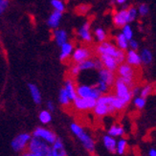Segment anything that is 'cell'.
I'll return each mask as SVG.
<instances>
[{
    "label": "cell",
    "instance_id": "42",
    "mask_svg": "<svg viewBox=\"0 0 156 156\" xmlns=\"http://www.w3.org/2000/svg\"><path fill=\"white\" fill-rule=\"evenodd\" d=\"M126 1L127 0H114V2L117 5H124V4H126Z\"/></svg>",
    "mask_w": 156,
    "mask_h": 156
},
{
    "label": "cell",
    "instance_id": "38",
    "mask_svg": "<svg viewBox=\"0 0 156 156\" xmlns=\"http://www.w3.org/2000/svg\"><path fill=\"white\" fill-rule=\"evenodd\" d=\"M9 0H0V16L3 15L5 11L8 9L9 7Z\"/></svg>",
    "mask_w": 156,
    "mask_h": 156
},
{
    "label": "cell",
    "instance_id": "33",
    "mask_svg": "<svg viewBox=\"0 0 156 156\" xmlns=\"http://www.w3.org/2000/svg\"><path fill=\"white\" fill-rule=\"evenodd\" d=\"M153 88H154V86L153 85H151V84H146V85H144L143 87L141 88L140 96H142V97H144V98L147 99L152 93Z\"/></svg>",
    "mask_w": 156,
    "mask_h": 156
},
{
    "label": "cell",
    "instance_id": "24",
    "mask_svg": "<svg viewBox=\"0 0 156 156\" xmlns=\"http://www.w3.org/2000/svg\"><path fill=\"white\" fill-rule=\"evenodd\" d=\"M115 44L117 45V47L121 50L126 51L129 48V40H128L123 33H120L115 37Z\"/></svg>",
    "mask_w": 156,
    "mask_h": 156
},
{
    "label": "cell",
    "instance_id": "31",
    "mask_svg": "<svg viewBox=\"0 0 156 156\" xmlns=\"http://www.w3.org/2000/svg\"><path fill=\"white\" fill-rule=\"evenodd\" d=\"M146 104H147L146 98L140 96V95H139V96H135L134 99H133V105L139 110L143 109V108L146 106Z\"/></svg>",
    "mask_w": 156,
    "mask_h": 156
},
{
    "label": "cell",
    "instance_id": "15",
    "mask_svg": "<svg viewBox=\"0 0 156 156\" xmlns=\"http://www.w3.org/2000/svg\"><path fill=\"white\" fill-rule=\"evenodd\" d=\"M126 54V62H127L128 64H130L134 67H136V68H139V67H141V65H143L142 64L140 53H138L136 50L129 49V50H127Z\"/></svg>",
    "mask_w": 156,
    "mask_h": 156
},
{
    "label": "cell",
    "instance_id": "9",
    "mask_svg": "<svg viewBox=\"0 0 156 156\" xmlns=\"http://www.w3.org/2000/svg\"><path fill=\"white\" fill-rule=\"evenodd\" d=\"M32 135L34 137H37L39 139H41L45 142H47L48 144L52 145L55 142L58 137L56 133L53 130L49 129V128L44 127V126H37L35 128V130L33 131Z\"/></svg>",
    "mask_w": 156,
    "mask_h": 156
},
{
    "label": "cell",
    "instance_id": "13",
    "mask_svg": "<svg viewBox=\"0 0 156 156\" xmlns=\"http://www.w3.org/2000/svg\"><path fill=\"white\" fill-rule=\"evenodd\" d=\"M80 68L81 72H85V71H90V70H99L103 67L101 62L99 58H89L85 59L84 62L79 63Z\"/></svg>",
    "mask_w": 156,
    "mask_h": 156
},
{
    "label": "cell",
    "instance_id": "35",
    "mask_svg": "<svg viewBox=\"0 0 156 156\" xmlns=\"http://www.w3.org/2000/svg\"><path fill=\"white\" fill-rule=\"evenodd\" d=\"M122 33L124 34L125 37L128 39V40H130L133 38V30L131 28V26L129 24H126L125 25L123 28H122Z\"/></svg>",
    "mask_w": 156,
    "mask_h": 156
},
{
    "label": "cell",
    "instance_id": "10",
    "mask_svg": "<svg viewBox=\"0 0 156 156\" xmlns=\"http://www.w3.org/2000/svg\"><path fill=\"white\" fill-rule=\"evenodd\" d=\"M92 57V50L88 46H79L74 49L71 60L74 63H80Z\"/></svg>",
    "mask_w": 156,
    "mask_h": 156
},
{
    "label": "cell",
    "instance_id": "34",
    "mask_svg": "<svg viewBox=\"0 0 156 156\" xmlns=\"http://www.w3.org/2000/svg\"><path fill=\"white\" fill-rule=\"evenodd\" d=\"M127 12H128V16H129L130 21L133 22L137 19V17L139 16V12H138V8L134 6H130L129 8H127Z\"/></svg>",
    "mask_w": 156,
    "mask_h": 156
},
{
    "label": "cell",
    "instance_id": "2",
    "mask_svg": "<svg viewBox=\"0 0 156 156\" xmlns=\"http://www.w3.org/2000/svg\"><path fill=\"white\" fill-rule=\"evenodd\" d=\"M95 53L98 57L103 55L115 57L120 64L126 62V51L119 49L116 44L111 41H108L107 39L103 42H100L97 45V47L95 48Z\"/></svg>",
    "mask_w": 156,
    "mask_h": 156
},
{
    "label": "cell",
    "instance_id": "21",
    "mask_svg": "<svg viewBox=\"0 0 156 156\" xmlns=\"http://www.w3.org/2000/svg\"><path fill=\"white\" fill-rule=\"evenodd\" d=\"M103 143L105 147L106 148V151L109 153L115 154L117 152V141L115 139V137L111 136L109 134L105 135L103 137Z\"/></svg>",
    "mask_w": 156,
    "mask_h": 156
},
{
    "label": "cell",
    "instance_id": "17",
    "mask_svg": "<svg viewBox=\"0 0 156 156\" xmlns=\"http://www.w3.org/2000/svg\"><path fill=\"white\" fill-rule=\"evenodd\" d=\"M98 58L101 59V64H103V67L109 69V70H111L113 72H116L118 66L120 65V63L118 62V60L116 59V58L112 57V56H106V55L99 56Z\"/></svg>",
    "mask_w": 156,
    "mask_h": 156
},
{
    "label": "cell",
    "instance_id": "8",
    "mask_svg": "<svg viewBox=\"0 0 156 156\" xmlns=\"http://www.w3.org/2000/svg\"><path fill=\"white\" fill-rule=\"evenodd\" d=\"M77 93L79 97L92 100H98L101 95H103L97 89L96 86L88 83H78Z\"/></svg>",
    "mask_w": 156,
    "mask_h": 156
},
{
    "label": "cell",
    "instance_id": "28",
    "mask_svg": "<svg viewBox=\"0 0 156 156\" xmlns=\"http://www.w3.org/2000/svg\"><path fill=\"white\" fill-rule=\"evenodd\" d=\"M38 119L39 122L43 125H48L51 123L52 121V114L51 111L48 109H45V110H41L38 114Z\"/></svg>",
    "mask_w": 156,
    "mask_h": 156
},
{
    "label": "cell",
    "instance_id": "1",
    "mask_svg": "<svg viewBox=\"0 0 156 156\" xmlns=\"http://www.w3.org/2000/svg\"><path fill=\"white\" fill-rule=\"evenodd\" d=\"M115 95L106 93L101 95L100 98L97 100L96 105L93 108V112L99 118L105 117L107 115H112L116 113L117 110L114 105Z\"/></svg>",
    "mask_w": 156,
    "mask_h": 156
},
{
    "label": "cell",
    "instance_id": "11",
    "mask_svg": "<svg viewBox=\"0 0 156 156\" xmlns=\"http://www.w3.org/2000/svg\"><path fill=\"white\" fill-rule=\"evenodd\" d=\"M97 100H92V99H84L81 97H77L73 101L74 108L77 109L78 111H89L93 110V108L96 105Z\"/></svg>",
    "mask_w": 156,
    "mask_h": 156
},
{
    "label": "cell",
    "instance_id": "7",
    "mask_svg": "<svg viewBox=\"0 0 156 156\" xmlns=\"http://www.w3.org/2000/svg\"><path fill=\"white\" fill-rule=\"evenodd\" d=\"M33 137V135L27 132H22L19 133L18 135L12 140L11 147L12 151L16 153H23L27 150L30 144V141Z\"/></svg>",
    "mask_w": 156,
    "mask_h": 156
},
{
    "label": "cell",
    "instance_id": "25",
    "mask_svg": "<svg viewBox=\"0 0 156 156\" xmlns=\"http://www.w3.org/2000/svg\"><path fill=\"white\" fill-rule=\"evenodd\" d=\"M140 56L142 59V64L144 66L151 65L153 62V55L152 52L148 48H143L140 52Z\"/></svg>",
    "mask_w": 156,
    "mask_h": 156
},
{
    "label": "cell",
    "instance_id": "30",
    "mask_svg": "<svg viewBox=\"0 0 156 156\" xmlns=\"http://www.w3.org/2000/svg\"><path fill=\"white\" fill-rule=\"evenodd\" d=\"M128 148V143L127 141L124 138H121L117 142V152L119 155H125L127 152Z\"/></svg>",
    "mask_w": 156,
    "mask_h": 156
},
{
    "label": "cell",
    "instance_id": "22",
    "mask_svg": "<svg viewBox=\"0 0 156 156\" xmlns=\"http://www.w3.org/2000/svg\"><path fill=\"white\" fill-rule=\"evenodd\" d=\"M53 38L57 43V45L60 47L62 44L68 41V35H67L66 31H64L63 29L57 28L53 32Z\"/></svg>",
    "mask_w": 156,
    "mask_h": 156
},
{
    "label": "cell",
    "instance_id": "36",
    "mask_svg": "<svg viewBox=\"0 0 156 156\" xmlns=\"http://www.w3.org/2000/svg\"><path fill=\"white\" fill-rule=\"evenodd\" d=\"M69 73H70L71 78H77V77H79V76L80 75V73H81V70H80V68L79 63H74V64L70 67Z\"/></svg>",
    "mask_w": 156,
    "mask_h": 156
},
{
    "label": "cell",
    "instance_id": "16",
    "mask_svg": "<svg viewBox=\"0 0 156 156\" xmlns=\"http://www.w3.org/2000/svg\"><path fill=\"white\" fill-rule=\"evenodd\" d=\"M75 49L74 44L70 41H67L64 44L60 46V54H59V59L60 62H66L71 58L73 51Z\"/></svg>",
    "mask_w": 156,
    "mask_h": 156
},
{
    "label": "cell",
    "instance_id": "32",
    "mask_svg": "<svg viewBox=\"0 0 156 156\" xmlns=\"http://www.w3.org/2000/svg\"><path fill=\"white\" fill-rule=\"evenodd\" d=\"M51 6L54 10L63 12L65 11V4L62 0H51Z\"/></svg>",
    "mask_w": 156,
    "mask_h": 156
},
{
    "label": "cell",
    "instance_id": "43",
    "mask_svg": "<svg viewBox=\"0 0 156 156\" xmlns=\"http://www.w3.org/2000/svg\"><path fill=\"white\" fill-rule=\"evenodd\" d=\"M153 86H154V88H155V89H156V83H155V84H154Z\"/></svg>",
    "mask_w": 156,
    "mask_h": 156
},
{
    "label": "cell",
    "instance_id": "6",
    "mask_svg": "<svg viewBox=\"0 0 156 156\" xmlns=\"http://www.w3.org/2000/svg\"><path fill=\"white\" fill-rule=\"evenodd\" d=\"M137 70H138V68H136V67H134L125 62L118 66L116 73H117V77L121 78L129 86L134 87L135 80H136L137 75H138Z\"/></svg>",
    "mask_w": 156,
    "mask_h": 156
},
{
    "label": "cell",
    "instance_id": "14",
    "mask_svg": "<svg viewBox=\"0 0 156 156\" xmlns=\"http://www.w3.org/2000/svg\"><path fill=\"white\" fill-rule=\"evenodd\" d=\"M78 37L84 43H90L92 42L93 36L90 29V24L88 22H85L83 24V26L78 30Z\"/></svg>",
    "mask_w": 156,
    "mask_h": 156
},
{
    "label": "cell",
    "instance_id": "3",
    "mask_svg": "<svg viewBox=\"0 0 156 156\" xmlns=\"http://www.w3.org/2000/svg\"><path fill=\"white\" fill-rule=\"evenodd\" d=\"M70 129L71 132L75 135L78 138V140L81 143L84 150L88 153L94 154L95 151H96V143H95V141L91 135L88 132H86L84 128L77 123H72L70 125Z\"/></svg>",
    "mask_w": 156,
    "mask_h": 156
},
{
    "label": "cell",
    "instance_id": "19",
    "mask_svg": "<svg viewBox=\"0 0 156 156\" xmlns=\"http://www.w3.org/2000/svg\"><path fill=\"white\" fill-rule=\"evenodd\" d=\"M64 89L66 90L67 94L70 98V100L72 101V103L74 101L77 97H78V93H77V84L74 81L73 78H68L66 79L64 81Z\"/></svg>",
    "mask_w": 156,
    "mask_h": 156
},
{
    "label": "cell",
    "instance_id": "40",
    "mask_svg": "<svg viewBox=\"0 0 156 156\" xmlns=\"http://www.w3.org/2000/svg\"><path fill=\"white\" fill-rule=\"evenodd\" d=\"M46 107H47V109L52 112V111L55 110V104H54L52 101H48L46 104Z\"/></svg>",
    "mask_w": 156,
    "mask_h": 156
},
{
    "label": "cell",
    "instance_id": "23",
    "mask_svg": "<svg viewBox=\"0 0 156 156\" xmlns=\"http://www.w3.org/2000/svg\"><path fill=\"white\" fill-rule=\"evenodd\" d=\"M28 88H29V92L31 94V97L34 101V103H35L36 105L41 104L42 97H41V93H40V90L37 87V85L35 83H29Z\"/></svg>",
    "mask_w": 156,
    "mask_h": 156
},
{
    "label": "cell",
    "instance_id": "27",
    "mask_svg": "<svg viewBox=\"0 0 156 156\" xmlns=\"http://www.w3.org/2000/svg\"><path fill=\"white\" fill-rule=\"evenodd\" d=\"M58 101H59V104L62 105L63 107H68L71 105V103H72V101L70 100L68 94H67L66 90L64 89V87H62V89L59 90Z\"/></svg>",
    "mask_w": 156,
    "mask_h": 156
},
{
    "label": "cell",
    "instance_id": "18",
    "mask_svg": "<svg viewBox=\"0 0 156 156\" xmlns=\"http://www.w3.org/2000/svg\"><path fill=\"white\" fill-rule=\"evenodd\" d=\"M62 12L59 11L54 10L50 15V16L48 17V19H47V25H48L50 29L55 30L58 28L60 21H62Z\"/></svg>",
    "mask_w": 156,
    "mask_h": 156
},
{
    "label": "cell",
    "instance_id": "37",
    "mask_svg": "<svg viewBox=\"0 0 156 156\" xmlns=\"http://www.w3.org/2000/svg\"><path fill=\"white\" fill-rule=\"evenodd\" d=\"M138 12H139L140 16H146L148 15V12H150V9H148V6L147 4L143 3L138 6Z\"/></svg>",
    "mask_w": 156,
    "mask_h": 156
},
{
    "label": "cell",
    "instance_id": "29",
    "mask_svg": "<svg viewBox=\"0 0 156 156\" xmlns=\"http://www.w3.org/2000/svg\"><path fill=\"white\" fill-rule=\"evenodd\" d=\"M93 35H94V37L96 38V41L98 43L105 41V40H106V38H107V34H106L105 30L101 28V27H98V28L94 30Z\"/></svg>",
    "mask_w": 156,
    "mask_h": 156
},
{
    "label": "cell",
    "instance_id": "26",
    "mask_svg": "<svg viewBox=\"0 0 156 156\" xmlns=\"http://www.w3.org/2000/svg\"><path fill=\"white\" fill-rule=\"evenodd\" d=\"M107 133L109 134V135H111V136L115 137V138L123 137L124 134H125V129H124V127L122 126L121 125L114 124L109 128H108Z\"/></svg>",
    "mask_w": 156,
    "mask_h": 156
},
{
    "label": "cell",
    "instance_id": "41",
    "mask_svg": "<svg viewBox=\"0 0 156 156\" xmlns=\"http://www.w3.org/2000/svg\"><path fill=\"white\" fill-rule=\"evenodd\" d=\"M148 156H156V150L155 148H151L148 151Z\"/></svg>",
    "mask_w": 156,
    "mask_h": 156
},
{
    "label": "cell",
    "instance_id": "5",
    "mask_svg": "<svg viewBox=\"0 0 156 156\" xmlns=\"http://www.w3.org/2000/svg\"><path fill=\"white\" fill-rule=\"evenodd\" d=\"M132 88L133 87L129 86L126 83H125L121 78L117 77L113 85L114 95L123 101L126 105H128L134 97L132 93Z\"/></svg>",
    "mask_w": 156,
    "mask_h": 156
},
{
    "label": "cell",
    "instance_id": "12",
    "mask_svg": "<svg viewBox=\"0 0 156 156\" xmlns=\"http://www.w3.org/2000/svg\"><path fill=\"white\" fill-rule=\"evenodd\" d=\"M112 20L115 27H118V28H123L125 25L129 24L131 22L129 16H128L127 9H122L120 11H117L113 15Z\"/></svg>",
    "mask_w": 156,
    "mask_h": 156
},
{
    "label": "cell",
    "instance_id": "39",
    "mask_svg": "<svg viewBox=\"0 0 156 156\" xmlns=\"http://www.w3.org/2000/svg\"><path fill=\"white\" fill-rule=\"evenodd\" d=\"M129 49L136 50V51H138V49H139V43L133 38L129 40Z\"/></svg>",
    "mask_w": 156,
    "mask_h": 156
},
{
    "label": "cell",
    "instance_id": "4",
    "mask_svg": "<svg viewBox=\"0 0 156 156\" xmlns=\"http://www.w3.org/2000/svg\"><path fill=\"white\" fill-rule=\"evenodd\" d=\"M25 156H50L51 145L37 137H32L28 150L22 153Z\"/></svg>",
    "mask_w": 156,
    "mask_h": 156
},
{
    "label": "cell",
    "instance_id": "20",
    "mask_svg": "<svg viewBox=\"0 0 156 156\" xmlns=\"http://www.w3.org/2000/svg\"><path fill=\"white\" fill-rule=\"evenodd\" d=\"M67 151L64 147L62 141L60 139H57L51 145V155L50 156H66Z\"/></svg>",
    "mask_w": 156,
    "mask_h": 156
}]
</instances>
